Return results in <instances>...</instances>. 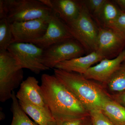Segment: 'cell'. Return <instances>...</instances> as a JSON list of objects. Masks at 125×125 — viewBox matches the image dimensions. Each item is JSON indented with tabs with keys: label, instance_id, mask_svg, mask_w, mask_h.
I'll return each mask as SVG.
<instances>
[{
	"label": "cell",
	"instance_id": "6da1fadb",
	"mask_svg": "<svg viewBox=\"0 0 125 125\" xmlns=\"http://www.w3.org/2000/svg\"><path fill=\"white\" fill-rule=\"evenodd\" d=\"M41 82V94L55 121L72 120L89 116L87 109L54 75L43 74Z\"/></svg>",
	"mask_w": 125,
	"mask_h": 125
},
{
	"label": "cell",
	"instance_id": "7a4b0ae2",
	"mask_svg": "<svg viewBox=\"0 0 125 125\" xmlns=\"http://www.w3.org/2000/svg\"><path fill=\"white\" fill-rule=\"evenodd\" d=\"M54 75L89 112L101 109L104 101L110 97L101 84L76 72L54 69Z\"/></svg>",
	"mask_w": 125,
	"mask_h": 125
},
{
	"label": "cell",
	"instance_id": "3957f363",
	"mask_svg": "<svg viewBox=\"0 0 125 125\" xmlns=\"http://www.w3.org/2000/svg\"><path fill=\"white\" fill-rule=\"evenodd\" d=\"M52 11L41 0H0V19L6 18L10 24L49 18Z\"/></svg>",
	"mask_w": 125,
	"mask_h": 125
},
{
	"label": "cell",
	"instance_id": "277c9868",
	"mask_svg": "<svg viewBox=\"0 0 125 125\" xmlns=\"http://www.w3.org/2000/svg\"><path fill=\"white\" fill-rule=\"evenodd\" d=\"M24 72L7 50L0 51V101L11 99L12 93L23 82Z\"/></svg>",
	"mask_w": 125,
	"mask_h": 125
},
{
	"label": "cell",
	"instance_id": "5b68a950",
	"mask_svg": "<svg viewBox=\"0 0 125 125\" xmlns=\"http://www.w3.org/2000/svg\"><path fill=\"white\" fill-rule=\"evenodd\" d=\"M77 18L67 25L72 37L82 45L87 54L96 51L99 27L83 4Z\"/></svg>",
	"mask_w": 125,
	"mask_h": 125
},
{
	"label": "cell",
	"instance_id": "8992f818",
	"mask_svg": "<svg viewBox=\"0 0 125 125\" xmlns=\"http://www.w3.org/2000/svg\"><path fill=\"white\" fill-rule=\"evenodd\" d=\"M22 69L36 74L49 70L42 63L43 49L31 43L14 42L7 49Z\"/></svg>",
	"mask_w": 125,
	"mask_h": 125
},
{
	"label": "cell",
	"instance_id": "52a82bcc",
	"mask_svg": "<svg viewBox=\"0 0 125 125\" xmlns=\"http://www.w3.org/2000/svg\"><path fill=\"white\" fill-rule=\"evenodd\" d=\"M86 53L79 42L73 38L50 46L43 50L42 63L50 69H55L60 62L82 56Z\"/></svg>",
	"mask_w": 125,
	"mask_h": 125
},
{
	"label": "cell",
	"instance_id": "ba28073f",
	"mask_svg": "<svg viewBox=\"0 0 125 125\" xmlns=\"http://www.w3.org/2000/svg\"><path fill=\"white\" fill-rule=\"evenodd\" d=\"M50 17L11 24L14 42L31 43L42 37L46 31Z\"/></svg>",
	"mask_w": 125,
	"mask_h": 125
},
{
	"label": "cell",
	"instance_id": "9c48e42d",
	"mask_svg": "<svg viewBox=\"0 0 125 125\" xmlns=\"http://www.w3.org/2000/svg\"><path fill=\"white\" fill-rule=\"evenodd\" d=\"M125 39L114 30L99 27L96 51L104 59L116 58L123 51Z\"/></svg>",
	"mask_w": 125,
	"mask_h": 125
},
{
	"label": "cell",
	"instance_id": "30bf717a",
	"mask_svg": "<svg viewBox=\"0 0 125 125\" xmlns=\"http://www.w3.org/2000/svg\"><path fill=\"white\" fill-rule=\"evenodd\" d=\"M73 38L66 25L53 11L44 36L31 43L44 50L54 44Z\"/></svg>",
	"mask_w": 125,
	"mask_h": 125
},
{
	"label": "cell",
	"instance_id": "8fae6325",
	"mask_svg": "<svg viewBox=\"0 0 125 125\" xmlns=\"http://www.w3.org/2000/svg\"><path fill=\"white\" fill-rule=\"evenodd\" d=\"M125 61V49L116 58L104 59L93 66L83 75L85 78L104 84Z\"/></svg>",
	"mask_w": 125,
	"mask_h": 125
},
{
	"label": "cell",
	"instance_id": "7c38bea8",
	"mask_svg": "<svg viewBox=\"0 0 125 125\" xmlns=\"http://www.w3.org/2000/svg\"><path fill=\"white\" fill-rule=\"evenodd\" d=\"M55 12L66 24L74 21L78 17L82 7V0H41Z\"/></svg>",
	"mask_w": 125,
	"mask_h": 125
},
{
	"label": "cell",
	"instance_id": "4fadbf2b",
	"mask_svg": "<svg viewBox=\"0 0 125 125\" xmlns=\"http://www.w3.org/2000/svg\"><path fill=\"white\" fill-rule=\"evenodd\" d=\"M16 96L19 102L41 106H46L40 92V85L34 76H29L22 82Z\"/></svg>",
	"mask_w": 125,
	"mask_h": 125
},
{
	"label": "cell",
	"instance_id": "5bb4252c",
	"mask_svg": "<svg viewBox=\"0 0 125 125\" xmlns=\"http://www.w3.org/2000/svg\"><path fill=\"white\" fill-rule=\"evenodd\" d=\"M103 59V57L98 52L94 51L84 56L60 62L56 65L55 68L83 75L93 65Z\"/></svg>",
	"mask_w": 125,
	"mask_h": 125
},
{
	"label": "cell",
	"instance_id": "9a60e30c",
	"mask_svg": "<svg viewBox=\"0 0 125 125\" xmlns=\"http://www.w3.org/2000/svg\"><path fill=\"white\" fill-rule=\"evenodd\" d=\"M101 109L115 125H125V108L108 97L103 102Z\"/></svg>",
	"mask_w": 125,
	"mask_h": 125
},
{
	"label": "cell",
	"instance_id": "2e32d148",
	"mask_svg": "<svg viewBox=\"0 0 125 125\" xmlns=\"http://www.w3.org/2000/svg\"><path fill=\"white\" fill-rule=\"evenodd\" d=\"M19 102L24 112L38 125H47L50 122L55 121L46 106H41Z\"/></svg>",
	"mask_w": 125,
	"mask_h": 125
},
{
	"label": "cell",
	"instance_id": "e0dca14e",
	"mask_svg": "<svg viewBox=\"0 0 125 125\" xmlns=\"http://www.w3.org/2000/svg\"><path fill=\"white\" fill-rule=\"evenodd\" d=\"M121 11L113 0H106L94 20L99 27L109 28L116 20Z\"/></svg>",
	"mask_w": 125,
	"mask_h": 125
},
{
	"label": "cell",
	"instance_id": "ac0fdd59",
	"mask_svg": "<svg viewBox=\"0 0 125 125\" xmlns=\"http://www.w3.org/2000/svg\"><path fill=\"white\" fill-rule=\"evenodd\" d=\"M102 85L110 97L125 90V61L107 82Z\"/></svg>",
	"mask_w": 125,
	"mask_h": 125
},
{
	"label": "cell",
	"instance_id": "d6986e66",
	"mask_svg": "<svg viewBox=\"0 0 125 125\" xmlns=\"http://www.w3.org/2000/svg\"><path fill=\"white\" fill-rule=\"evenodd\" d=\"M11 111L13 119L10 125H39L32 121L21 107L16 94L12 93Z\"/></svg>",
	"mask_w": 125,
	"mask_h": 125
},
{
	"label": "cell",
	"instance_id": "ffe728a7",
	"mask_svg": "<svg viewBox=\"0 0 125 125\" xmlns=\"http://www.w3.org/2000/svg\"><path fill=\"white\" fill-rule=\"evenodd\" d=\"M14 42L11 24L6 18L0 19V51L7 50Z\"/></svg>",
	"mask_w": 125,
	"mask_h": 125
},
{
	"label": "cell",
	"instance_id": "44dd1931",
	"mask_svg": "<svg viewBox=\"0 0 125 125\" xmlns=\"http://www.w3.org/2000/svg\"><path fill=\"white\" fill-rule=\"evenodd\" d=\"M82 1L90 14L94 20L100 13L106 0H84Z\"/></svg>",
	"mask_w": 125,
	"mask_h": 125
},
{
	"label": "cell",
	"instance_id": "7402d4cb",
	"mask_svg": "<svg viewBox=\"0 0 125 125\" xmlns=\"http://www.w3.org/2000/svg\"><path fill=\"white\" fill-rule=\"evenodd\" d=\"M92 125H115L103 113L101 109L89 112Z\"/></svg>",
	"mask_w": 125,
	"mask_h": 125
},
{
	"label": "cell",
	"instance_id": "603a6c76",
	"mask_svg": "<svg viewBox=\"0 0 125 125\" xmlns=\"http://www.w3.org/2000/svg\"><path fill=\"white\" fill-rule=\"evenodd\" d=\"M125 39V12L121 10L118 18L110 27Z\"/></svg>",
	"mask_w": 125,
	"mask_h": 125
},
{
	"label": "cell",
	"instance_id": "cb8c5ba5",
	"mask_svg": "<svg viewBox=\"0 0 125 125\" xmlns=\"http://www.w3.org/2000/svg\"><path fill=\"white\" fill-rule=\"evenodd\" d=\"M84 118L63 121H52L49 122L47 125H81Z\"/></svg>",
	"mask_w": 125,
	"mask_h": 125
},
{
	"label": "cell",
	"instance_id": "d4e9b609",
	"mask_svg": "<svg viewBox=\"0 0 125 125\" xmlns=\"http://www.w3.org/2000/svg\"><path fill=\"white\" fill-rule=\"evenodd\" d=\"M114 101L125 108V90L110 96Z\"/></svg>",
	"mask_w": 125,
	"mask_h": 125
},
{
	"label": "cell",
	"instance_id": "484cf974",
	"mask_svg": "<svg viewBox=\"0 0 125 125\" xmlns=\"http://www.w3.org/2000/svg\"><path fill=\"white\" fill-rule=\"evenodd\" d=\"M113 1L118 6L122 9V11L125 12V0H114Z\"/></svg>",
	"mask_w": 125,
	"mask_h": 125
},
{
	"label": "cell",
	"instance_id": "4316f807",
	"mask_svg": "<svg viewBox=\"0 0 125 125\" xmlns=\"http://www.w3.org/2000/svg\"><path fill=\"white\" fill-rule=\"evenodd\" d=\"M81 125H92V121L90 115L84 118Z\"/></svg>",
	"mask_w": 125,
	"mask_h": 125
}]
</instances>
